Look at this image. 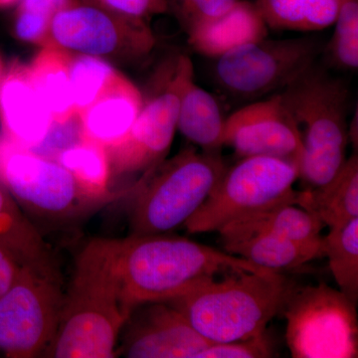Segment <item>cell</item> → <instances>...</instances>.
<instances>
[{
    "label": "cell",
    "instance_id": "cell-10",
    "mask_svg": "<svg viewBox=\"0 0 358 358\" xmlns=\"http://www.w3.org/2000/svg\"><path fill=\"white\" fill-rule=\"evenodd\" d=\"M194 76L189 57L178 55L159 71L155 91L145 100L126 138L107 150L113 176L150 173L169 152L178 129L180 96Z\"/></svg>",
    "mask_w": 358,
    "mask_h": 358
},
{
    "label": "cell",
    "instance_id": "cell-34",
    "mask_svg": "<svg viewBox=\"0 0 358 358\" xmlns=\"http://www.w3.org/2000/svg\"><path fill=\"white\" fill-rule=\"evenodd\" d=\"M4 76H6V68H4L3 62H2V59L0 57V87H1Z\"/></svg>",
    "mask_w": 358,
    "mask_h": 358
},
{
    "label": "cell",
    "instance_id": "cell-26",
    "mask_svg": "<svg viewBox=\"0 0 358 358\" xmlns=\"http://www.w3.org/2000/svg\"><path fill=\"white\" fill-rule=\"evenodd\" d=\"M322 252L339 291L357 303L358 217L329 228L322 236Z\"/></svg>",
    "mask_w": 358,
    "mask_h": 358
},
{
    "label": "cell",
    "instance_id": "cell-6",
    "mask_svg": "<svg viewBox=\"0 0 358 358\" xmlns=\"http://www.w3.org/2000/svg\"><path fill=\"white\" fill-rule=\"evenodd\" d=\"M0 182L28 217L58 225L89 217L110 203L85 192L56 160L20 147L2 134Z\"/></svg>",
    "mask_w": 358,
    "mask_h": 358
},
{
    "label": "cell",
    "instance_id": "cell-4",
    "mask_svg": "<svg viewBox=\"0 0 358 358\" xmlns=\"http://www.w3.org/2000/svg\"><path fill=\"white\" fill-rule=\"evenodd\" d=\"M278 93L300 134L303 155L299 180L303 189L322 187L346 160L350 141L346 85L313 64Z\"/></svg>",
    "mask_w": 358,
    "mask_h": 358
},
{
    "label": "cell",
    "instance_id": "cell-17",
    "mask_svg": "<svg viewBox=\"0 0 358 358\" xmlns=\"http://www.w3.org/2000/svg\"><path fill=\"white\" fill-rule=\"evenodd\" d=\"M188 43L201 55L219 58L238 47L265 39L268 26L255 4L238 0L223 15L190 26Z\"/></svg>",
    "mask_w": 358,
    "mask_h": 358
},
{
    "label": "cell",
    "instance_id": "cell-20",
    "mask_svg": "<svg viewBox=\"0 0 358 358\" xmlns=\"http://www.w3.org/2000/svg\"><path fill=\"white\" fill-rule=\"evenodd\" d=\"M225 119L220 106L208 92L194 82H186L179 103L178 129L205 152H220L224 147Z\"/></svg>",
    "mask_w": 358,
    "mask_h": 358
},
{
    "label": "cell",
    "instance_id": "cell-14",
    "mask_svg": "<svg viewBox=\"0 0 358 358\" xmlns=\"http://www.w3.org/2000/svg\"><path fill=\"white\" fill-rule=\"evenodd\" d=\"M120 341L117 355L128 358H197L213 345L167 301L134 308Z\"/></svg>",
    "mask_w": 358,
    "mask_h": 358
},
{
    "label": "cell",
    "instance_id": "cell-19",
    "mask_svg": "<svg viewBox=\"0 0 358 358\" xmlns=\"http://www.w3.org/2000/svg\"><path fill=\"white\" fill-rule=\"evenodd\" d=\"M294 204L329 228L358 217L357 154L346 159L338 173L326 185L298 190Z\"/></svg>",
    "mask_w": 358,
    "mask_h": 358
},
{
    "label": "cell",
    "instance_id": "cell-32",
    "mask_svg": "<svg viewBox=\"0 0 358 358\" xmlns=\"http://www.w3.org/2000/svg\"><path fill=\"white\" fill-rule=\"evenodd\" d=\"M238 0H174L186 27L213 20L229 11Z\"/></svg>",
    "mask_w": 358,
    "mask_h": 358
},
{
    "label": "cell",
    "instance_id": "cell-33",
    "mask_svg": "<svg viewBox=\"0 0 358 358\" xmlns=\"http://www.w3.org/2000/svg\"><path fill=\"white\" fill-rule=\"evenodd\" d=\"M23 264L6 247L0 244V298L13 287Z\"/></svg>",
    "mask_w": 358,
    "mask_h": 358
},
{
    "label": "cell",
    "instance_id": "cell-5",
    "mask_svg": "<svg viewBox=\"0 0 358 358\" xmlns=\"http://www.w3.org/2000/svg\"><path fill=\"white\" fill-rule=\"evenodd\" d=\"M227 166L220 152L193 148L160 162L134 185L131 234H162L185 225L208 199Z\"/></svg>",
    "mask_w": 358,
    "mask_h": 358
},
{
    "label": "cell",
    "instance_id": "cell-23",
    "mask_svg": "<svg viewBox=\"0 0 358 358\" xmlns=\"http://www.w3.org/2000/svg\"><path fill=\"white\" fill-rule=\"evenodd\" d=\"M55 160L72 174L85 192L96 199L112 203L133 192V186L120 192L110 190L113 173L109 155L105 148L94 141L83 138L63 150Z\"/></svg>",
    "mask_w": 358,
    "mask_h": 358
},
{
    "label": "cell",
    "instance_id": "cell-1",
    "mask_svg": "<svg viewBox=\"0 0 358 358\" xmlns=\"http://www.w3.org/2000/svg\"><path fill=\"white\" fill-rule=\"evenodd\" d=\"M113 267L131 313L143 303L171 300L219 274L266 271L224 250L167 233L113 239Z\"/></svg>",
    "mask_w": 358,
    "mask_h": 358
},
{
    "label": "cell",
    "instance_id": "cell-24",
    "mask_svg": "<svg viewBox=\"0 0 358 358\" xmlns=\"http://www.w3.org/2000/svg\"><path fill=\"white\" fill-rule=\"evenodd\" d=\"M341 0H257L268 28L315 32L334 24Z\"/></svg>",
    "mask_w": 358,
    "mask_h": 358
},
{
    "label": "cell",
    "instance_id": "cell-3",
    "mask_svg": "<svg viewBox=\"0 0 358 358\" xmlns=\"http://www.w3.org/2000/svg\"><path fill=\"white\" fill-rule=\"evenodd\" d=\"M291 284L281 272L231 271L199 282L167 303L212 343L248 338L268 331Z\"/></svg>",
    "mask_w": 358,
    "mask_h": 358
},
{
    "label": "cell",
    "instance_id": "cell-2",
    "mask_svg": "<svg viewBox=\"0 0 358 358\" xmlns=\"http://www.w3.org/2000/svg\"><path fill=\"white\" fill-rule=\"evenodd\" d=\"M131 310L113 267V239L96 238L78 254L57 333L46 357L113 358Z\"/></svg>",
    "mask_w": 358,
    "mask_h": 358
},
{
    "label": "cell",
    "instance_id": "cell-21",
    "mask_svg": "<svg viewBox=\"0 0 358 358\" xmlns=\"http://www.w3.org/2000/svg\"><path fill=\"white\" fill-rule=\"evenodd\" d=\"M324 226L320 219L298 205L282 203L228 224L218 233L222 240L267 233L296 241H310L322 237Z\"/></svg>",
    "mask_w": 358,
    "mask_h": 358
},
{
    "label": "cell",
    "instance_id": "cell-27",
    "mask_svg": "<svg viewBox=\"0 0 358 358\" xmlns=\"http://www.w3.org/2000/svg\"><path fill=\"white\" fill-rule=\"evenodd\" d=\"M117 73L103 58L72 53L70 78L76 114L83 112Z\"/></svg>",
    "mask_w": 358,
    "mask_h": 358
},
{
    "label": "cell",
    "instance_id": "cell-30",
    "mask_svg": "<svg viewBox=\"0 0 358 358\" xmlns=\"http://www.w3.org/2000/svg\"><path fill=\"white\" fill-rule=\"evenodd\" d=\"M275 357V346L267 331L248 338L213 343L197 358H268Z\"/></svg>",
    "mask_w": 358,
    "mask_h": 358
},
{
    "label": "cell",
    "instance_id": "cell-7",
    "mask_svg": "<svg viewBox=\"0 0 358 358\" xmlns=\"http://www.w3.org/2000/svg\"><path fill=\"white\" fill-rule=\"evenodd\" d=\"M300 167L279 157H247L227 166L213 192L183 227L189 234L218 232L228 224L275 205L294 203Z\"/></svg>",
    "mask_w": 358,
    "mask_h": 358
},
{
    "label": "cell",
    "instance_id": "cell-11",
    "mask_svg": "<svg viewBox=\"0 0 358 358\" xmlns=\"http://www.w3.org/2000/svg\"><path fill=\"white\" fill-rule=\"evenodd\" d=\"M320 51L315 36L259 40L216 58L214 78L231 96L258 98L282 91L315 64Z\"/></svg>",
    "mask_w": 358,
    "mask_h": 358
},
{
    "label": "cell",
    "instance_id": "cell-29",
    "mask_svg": "<svg viewBox=\"0 0 358 358\" xmlns=\"http://www.w3.org/2000/svg\"><path fill=\"white\" fill-rule=\"evenodd\" d=\"M334 36L329 43V57L343 70L358 67V0H341Z\"/></svg>",
    "mask_w": 358,
    "mask_h": 358
},
{
    "label": "cell",
    "instance_id": "cell-9",
    "mask_svg": "<svg viewBox=\"0 0 358 358\" xmlns=\"http://www.w3.org/2000/svg\"><path fill=\"white\" fill-rule=\"evenodd\" d=\"M294 358H357V303L324 282L291 286L281 310Z\"/></svg>",
    "mask_w": 358,
    "mask_h": 358
},
{
    "label": "cell",
    "instance_id": "cell-28",
    "mask_svg": "<svg viewBox=\"0 0 358 358\" xmlns=\"http://www.w3.org/2000/svg\"><path fill=\"white\" fill-rule=\"evenodd\" d=\"M15 21L21 40L41 47L50 46V25L54 16L78 0H20Z\"/></svg>",
    "mask_w": 358,
    "mask_h": 358
},
{
    "label": "cell",
    "instance_id": "cell-16",
    "mask_svg": "<svg viewBox=\"0 0 358 358\" xmlns=\"http://www.w3.org/2000/svg\"><path fill=\"white\" fill-rule=\"evenodd\" d=\"M143 103L138 87L117 71L96 100L78 115L83 138L106 150L114 148L126 138Z\"/></svg>",
    "mask_w": 358,
    "mask_h": 358
},
{
    "label": "cell",
    "instance_id": "cell-31",
    "mask_svg": "<svg viewBox=\"0 0 358 358\" xmlns=\"http://www.w3.org/2000/svg\"><path fill=\"white\" fill-rule=\"evenodd\" d=\"M81 2L109 13L143 20L169 10V0H81Z\"/></svg>",
    "mask_w": 358,
    "mask_h": 358
},
{
    "label": "cell",
    "instance_id": "cell-8",
    "mask_svg": "<svg viewBox=\"0 0 358 358\" xmlns=\"http://www.w3.org/2000/svg\"><path fill=\"white\" fill-rule=\"evenodd\" d=\"M64 294L54 260L23 265L0 298V355L46 357L57 333Z\"/></svg>",
    "mask_w": 358,
    "mask_h": 358
},
{
    "label": "cell",
    "instance_id": "cell-18",
    "mask_svg": "<svg viewBox=\"0 0 358 358\" xmlns=\"http://www.w3.org/2000/svg\"><path fill=\"white\" fill-rule=\"evenodd\" d=\"M222 242L224 251L231 255L275 272L300 268L324 258L322 236L310 241H296L267 233H254Z\"/></svg>",
    "mask_w": 358,
    "mask_h": 358
},
{
    "label": "cell",
    "instance_id": "cell-22",
    "mask_svg": "<svg viewBox=\"0 0 358 358\" xmlns=\"http://www.w3.org/2000/svg\"><path fill=\"white\" fill-rule=\"evenodd\" d=\"M71 57L72 52L60 47H42L28 65L33 84L50 110L53 122H64L77 115L71 85Z\"/></svg>",
    "mask_w": 358,
    "mask_h": 358
},
{
    "label": "cell",
    "instance_id": "cell-15",
    "mask_svg": "<svg viewBox=\"0 0 358 358\" xmlns=\"http://www.w3.org/2000/svg\"><path fill=\"white\" fill-rule=\"evenodd\" d=\"M2 134L16 145L35 150L49 133L53 119L36 87L28 65L15 61L0 87Z\"/></svg>",
    "mask_w": 358,
    "mask_h": 358
},
{
    "label": "cell",
    "instance_id": "cell-25",
    "mask_svg": "<svg viewBox=\"0 0 358 358\" xmlns=\"http://www.w3.org/2000/svg\"><path fill=\"white\" fill-rule=\"evenodd\" d=\"M0 244L23 265L53 260L50 247L17 202L0 182Z\"/></svg>",
    "mask_w": 358,
    "mask_h": 358
},
{
    "label": "cell",
    "instance_id": "cell-12",
    "mask_svg": "<svg viewBox=\"0 0 358 358\" xmlns=\"http://www.w3.org/2000/svg\"><path fill=\"white\" fill-rule=\"evenodd\" d=\"M51 46L95 56L136 59L155 44L145 20L129 18L76 1L59 11L50 25Z\"/></svg>",
    "mask_w": 358,
    "mask_h": 358
},
{
    "label": "cell",
    "instance_id": "cell-35",
    "mask_svg": "<svg viewBox=\"0 0 358 358\" xmlns=\"http://www.w3.org/2000/svg\"><path fill=\"white\" fill-rule=\"evenodd\" d=\"M18 1H20V0H0V7L10 6Z\"/></svg>",
    "mask_w": 358,
    "mask_h": 358
},
{
    "label": "cell",
    "instance_id": "cell-13",
    "mask_svg": "<svg viewBox=\"0 0 358 358\" xmlns=\"http://www.w3.org/2000/svg\"><path fill=\"white\" fill-rule=\"evenodd\" d=\"M223 145L240 159L279 157L299 167L303 155L300 134L280 93L250 103L225 119Z\"/></svg>",
    "mask_w": 358,
    "mask_h": 358
}]
</instances>
